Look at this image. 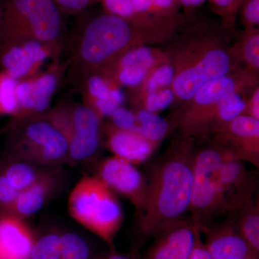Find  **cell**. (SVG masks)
Instances as JSON below:
<instances>
[{"mask_svg": "<svg viewBox=\"0 0 259 259\" xmlns=\"http://www.w3.org/2000/svg\"><path fill=\"white\" fill-rule=\"evenodd\" d=\"M158 144L137 133L115 127L110 128L107 139V146L115 156L134 165L147 161Z\"/></svg>", "mask_w": 259, "mask_h": 259, "instance_id": "obj_17", "label": "cell"}, {"mask_svg": "<svg viewBox=\"0 0 259 259\" xmlns=\"http://www.w3.org/2000/svg\"><path fill=\"white\" fill-rule=\"evenodd\" d=\"M124 95L122 92L117 88H111L108 97L104 100H95V109L99 115L111 116L115 110L120 108L123 102Z\"/></svg>", "mask_w": 259, "mask_h": 259, "instance_id": "obj_31", "label": "cell"}, {"mask_svg": "<svg viewBox=\"0 0 259 259\" xmlns=\"http://www.w3.org/2000/svg\"><path fill=\"white\" fill-rule=\"evenodd\" d=\"M245 115L251 116L255 118L259 119V89L258 87L255 88L254 93L250 97L249 102H247Z\"/></svg>", "mask_w": 259, "mask_h": 259, "instance_id": "obj_39", "label": "cell"}, {"mask_svg": "<svg viewBox=\"0 0 259 259\" xmlns=\"http://www.w3.org/2000/svg\"><path fill=\"white\" fill-rule=\"evenodd\" d=\"M231 30L221 20L199 22L187 26L166 53L175 77L173 103L185 107L201 87L236 71V54L228 47Z\"/></svg>", "mask_w": 259, "mask_h": 259, "instance_id": "obj_1", "label": "cell"}, {"mask_svg": "<svg viewBox=\"0 0 259 259\" xmlns=\"http://www.w3.org/2000/svg\"><path fill=\"white\" fill-rule=\"evenodd\" d=\"M61 250L65 259H89L90 248L79 235L66 233L60 236Z\"/></svg>", "mask_w": 259, "mask_h": 259, "instance_id": "obj_28", "label": "cell"}, {"mask_svg": "<svg viewBox=\"0 0 259 259\" xmlns=\"http://www.w3.org/2000/svg\"><path fill=\"white\" fill-rule=\"evenodd\" d=\"M54 74H47L33 81L17 85L18 107L32 112L44 111L50 103L51 97L57 86Z\"/></svg>", "mask_w": 259, "mask_h": 259, "instance_id": "obj_19", "label": "cell"}, {"mask_svg": "<svg viewBox=\"0 0 259 259\" xmlns=\"http://www.w3.org/2000/svg\"><path fill=\"white\" fill-rule=\"evenodd\" d=\"M59 185V173L49 170L40 180L20 192L10 214L23 220L38 212Z\"/></svg>", "mask_w": 259, "mask_h": 259, "instance_id": "obj_18", "label": "cell"}, {"mask_svg": "<svg viewBox=\"0 0 259 259\" xmlns=\"http://www.w3.org/2000/svg\"><path fill=\"white\" fill-rule=\"evenodd\" d=\"M199 233L200 231L197 232L195 245H194L192 254L189 259H213L210 253H209L208 250L206 248L205 245L201 241Z\"/></svg>", "mask_w": 259, "mask_h": 259, "instance_id": "obj_38", "label": "cell"}, {"mask_svg": "<svg viewBox=\"0 0 259 259\" xmlns=\"http://www.w3.org/2000/svg\"><path fill=\"white\" fill-rule=\"evenodd\" d=\"M175 100V95L171 88L161 89L157 91L158 111L165 110L170 106Z\"/></svg>", "mask_w": 259, "mask_h": 259, "instance_id": "obj_37", "label": "cell"}, {"mask_svg": "<svg viewBox=\"0 0 259 259\" xmlns=\"http://www.w3.org/2000/svg\"><path fill=\"white\" fill-rule=\"evenodd\" d=\"M61 14L52 0H0V46L35 40L48 49L64 30Z\"/></svg>", "mask_w": 259, "mask_h": 259, "instance_id": "obj_4", "label": "cell"}, {"mask_svg": "<svg viewBox=\"0 0 259 259\" xmlns=\"http://www.w3.org/2000/svg\"><path fill=\"white\" fill-rule=\"evenodd\" d=\"M221 215H233L256 195L258 179L243 161L223 156L221 168Z\"/></svg>", "mask_w": 259, "mask_h": 259, "instance_id": "obj_10", "label": "cell"}, {"mask_svg": "<svg viewBox=\"0 0 259 259\" xmlns=\"http://www.w3.org/2000/svg\"><path fill=\"white\" fill-rule=\"evenodd\" d=\"M88 89L89 93L95 99V101L107 98L111 90L107 80L97 74L90 76L88 81Z\"/></svg>", "mask_w": 259, "mask_h": 259, "instance_id": "obj_34", "label": "cell"}, {"mask_svg": "<svg viewBox=\"0 0 259 259\" xmlns=\"http://www.w3.org/2000/svg\"><path fill=\"white\" fill-rule=\"evenodd\" d=\"M47 48L35 40H23L0 46V63L6 75L16 79L25 76L47 58Z\"/></svg>", "mask_w": 259, "mask_h": 259, "instance_id": "obj_15", "label": "cell"}, {"mask_svg": "<svg viewBox=\"0 0 259 259\" xmlns=\"http://www.w3.org/2000/svg\"><path fill=\"white\" fill-rule=\"evenodd\" d=\"M71 217L110 243L122 221V211L113 191L98 177H83L69 197Z\"/></svg>", "mask_w": 259, "mask_h": 259, "instance_id": "obj_5", "label": "cell"}, {"mask_svg": "<svg viewBox=\"0 0 259 259\" xmlns=\"http://www.w3.org/2000/svg\"><path fill=\"white\" fill-rule=\"evenodd\" d=\"M223 153L212 145L196 151L193 187L189 212L199 231L221 215V168Z\"/></svg>", "mask_w": 259, "mask_h": 259, "instance_id": "obj_8", "label": "cell"}, {"mask_svg": "<svg viewBox=\"0 0 259 259\" xmlns=\"http://www.w3.org/2000/svg\"><path fill=\"white\" fill-rule=\"evenodd\" d=\"M245 30L256 28L259 24V0H242L238 12Z\"/></svg>", "mask_w": 259, "mask_h": 259, "instance_id": "obj_33", "label": "cell"}, {"mask_svg": "<svg viewBox=\"0 0 259 259\" xmlns=\"http://www.w3.org/2000/svg\"><path fill=\"white\" fill-rule=\"evenodd\" d=\"M175 77L173 66L168 61L158 65L148 74L144 80L145 95L161 89L171 88Z\"/></svg>", "mask_w": 259, "mask_h": 259, "instance_id": "obj_25", "label": "cell"}, {"mask_svg": "<svg viewBox=\"0 0 259 259\" xmlns=\"http://www.w3.org/2000/svg\"><path fill=\"white\" fill-rule=\"evenodd\" d=\"M31 259H65L60 236L51 233L40 238L32 248Z\"/></svg>", "mask_w": 259, "mask_h": 259, "instance_id": "obj_26", "label": "cell"}, {"mask_svg": "<svg viewBox=\"0 0 259 259\" xmlns=\"http://www.w3.org/2000/svg\"><path fill=\"white\" fill-rule=\"evenodd\" d=\"M258 74L250 70H236L201 87L182 107L177 118L181 135L193 138L206 135L211 117L220 100L231 93H244L256 85Z\"/></svg>", "mask_w": 259, "mask_h": 259, "instance_id": "obj_7", "label": "cell"}, {"mask_svg": "<svg viewBox=\"0 0 259 259\" xmlns=\"http://www.w3.org/2000/svg\"><path fill=\"white\" fill-rule=\"evenodd\" d=\"M180 26L177 17L137 15L126 19L105 13L85 24L74 46V60L79 69H105L122 54L148 42L171 38Z\"/></svg>", "mask_w": 259, "mask_h": 259, "instance_id": "obj_3", "label": "cell"}, {"mask_svg": "<svg viewBox=\"0 0 259 259\" xmlns=\"http://www.w3.org/2000/svg\"><path fill=\"white\" fill-rule=\"evenodd\" d=\"M169 131L166 119L155 113L141 110L135 114L133 132L137 133L150 141L160 144Z\"/></svg>", "mask_w": 259, "mask_h": 259, "instance_id": "obj_23", "label": "cell"}, {"mask_svg": "<svg viewBox=\"0 0 259 259\" xmlns=\"http://www.w3.org/2000/svg\"><path fill=\"white\" fill-rule=\"evenodd\" d=\"M105 259H131L125 255L120 254H111Z\"/></svg>", "mask_w": 259, "mask_h": 259, "instance_id": "obj_41", "label": "cell"}, {"mask_svg": "<svg viewBox=\"0 0 259 259\" xmlns=\"http://www.w3.org/2000/svg\"><path fill=\"white\" fill-rule=\"evenodd\" d=\"M202 231L207 233L205 246L213 259H242L258 255L242 236L234 218Z\"/></svg>", "mask_w": 259, "mask_h": 259, "instance_id": "obj_14", "label": "cell"}, {"mask_svg": "<svg viewBox=\"0 0 259 259\" xmlns=\"http://www.w3.org/2000/svg\"><path fill=\"white\" fill-rule=\"evenodd\" d=\"M114 127L132 131L135 122V113L126 108L117 109L111 115Z\"/></svg>", "mask_w": 259, "mask_h": 259, "instance_id": "obj_36", "label": "cell"}, {"mask_svg": "<svg viewBox=\"0 0 259 259\" xmlns=\"http://www.w3.org/2000/svg\"><path fill=\"white\" fill-rule=\"evenodd\" d=\"M10 151L14 159L55 167L69 161V140L52 119L30 118L12 131Z\"/></svg>", "mask_w": 259, "mask_h": 259, "instance_id": "obj_6", "label": "cell"}, {"mask_svg": "<svg viewBox=\"0 0 259 259\" xmlns=\"http://www.w3.org/2000/svg\"><path fill=\"white\" fill-rule=\"evenodd\" d=\"M101 121L93 109L79 106L68 117L65 134L69 140V161H82L96 153L100 146Z\"/></svg>", "mask_w": 259, "mask_h": 259, "instance_id": "obj_12", "label": "cell"}, {"mask_svg": "<svg viewBox=\"0 0 259 259\" xmlns=\"http://www.w3.org/2000/svg\"><path fill=\"white\" fill-rule=\"evenodd\" d=\"M136 15L168 18L177 7V0H131Z\"/></svg>", "mask_w": 259, "mask_h": 259, "instance_id": "obj_24", "label": "cell"}, {"mask_svg": "<svg viewBox=\"0 0 259 259\" xmlns=\"http://www.w3.org/2000/svg\"><path fill=\"white\" fill-rule=\"evenodd\" d=\"M33 241L23 220L0 214V259H29Z\"/></svg>", "mask_w": 259, "mask_h": 259, "instance_id": "obj_16", "label": "cell"}, {"mask_svg": "<svg viewBox=\"0 0 259 259\" xmlns=\"http://www.w3.org/2000/svg\"><path fill=\"white\" fill-rule=\"evenodd\" d=\"M233 215L242 236L252 248L259 251V199L255 195Z\"/></svg>", "mask_w": 259, "mask_h": 259, "instance_id": "obj_21", "label": "cell"}, {"mask_svg": "<svg viewBox=\"0 0 259 259\" xmlns=\"http://www.w3.org/2000/svg\"><path fill=\"white\" fill-rule=\"evenodd\" d=\"M96 176L112 191L128 199L138 212L143 208L147 192V182L131 162L115 156L105 158L99 164Z\"/></svg>", "mask_w": 259, "mask_h": 259, "instance_id": "obj_11", "label": "cell"}, {"mask_svg": "<svg viewBox=\"0 0 259 259\" xmlns=\"http://www.w3.org/2000/svg\"><path fill=\"white\" fill-rule=\"evenodd\" d=\"M177 1L186 9L191 10L203 4L206 0H177Z\"/></svg>", "mask_w": 259, "mask_h": 259, "instance_id": "obj_40", "label": "cell"}, {"mask_svg": "<svg viewBox=\"0 0 259 259\" xmlns=\"http://www.w3.org/2000/svg\"><path fill=\"white\" fill-rule=\"evenodd\" d=\"M199 230L184 218L167 227L156 235L157 240L146 259H189L195 245Z\"/></svg>", "mask_w": 259, "mask_h": 259, "instance_id": "obj_13", "label": "cell"}, {"mask_svg": "<svg viewBox=\"0 0 259 259\" xmlns=\"http://www.w3.org/2000/svg\"><path fill=\"white\" fill-rule=\"evenodd\" d=\"M195 154L193 138L181 135L151 167L146 200L138 212L144 236H156L189 212Z\"/></svg>", "mask_w": 259, "mask_h": 259, "instance_id": "obj_2", "label": "cell"}, {"mask_svg": "<svg viewBox=\"0 0 259 259\" xmlns=\"http://www.w3.org/2000/svg\"><path fill=\"white\" fill-rule=\"evenodd\" d=\"M42 166L32 162L13 158L12 161L2 167L0 171L16 190L21 192L49 171L47 168H42Z\"/></svg>", "mask_w": 259, "mask_h": 259, "instance_id": "obj_20", "label": "cell"}, {"mask_svg": "<svg viewBox=\"0 0 259 259\" xmlns=\"http://www.w3.org/2000/svg\"><path fill=\"white\" fill-rule=\"evenodd\" d=\"M17 83L8 75L0 77V112L14 113L18 110Z\"/></svg>", "mask_w": 259, "mask_h": 259, "instance_id": "obj_29", "label": "cell"}, {"mask_svg": "<svg viewBox=\"0 0 259 259\" xmlns=\"http://www.w3.org/2000/svg\"><path fill=\"white\" fill-rule=\"evenodd\" d=\"M211 9L221 18L223 25L233 30L242 0H209Z\"/></svg>", "mask_w": 259, "mask_h": 259, "instance_id": "obj_30", "label": "cell"}, {"mask_svg": "<svg viewBox=\"0 0 259 259\" xmlns=\"http://www.w3.org/2000/svg\"><path fill=\"white\" fill-rule=\"evenodd\" d=\"M210 144L223 156L259 166V119L241 115L213 133Z\"/></svg>", "mask_w": 259, "mask_h": 259, "instance_id": "obj_9", "label": "cell"}, {"mask_svg": "<svg viewBox=\"0 0 259 259\" xmlns=\"http://www.w3.org/2000/svg\"><path fill=\"white\" fill-rule=\"evenodd\" d=\"M61 13L74 14L101 0H52Z\"/></svg>", "mask_w": 259, "mask_h": 259, "instance_id": "obj_35", "label": "cell"}, {"mask_svg": "<svg viewBox=\"0 0 259 259\" xmlns=\"http://www.w3.org/2000/svg\"><path fill=\"white\" fill-rule=\"evenodd\" d=\"M20 193L0 171V214H10Z\"/></svg>", "mask_w": 259, "mask_h": 259, "instance_id": "obj_32", "label": "cell"}, {"mask_svg": "<svg viewBox=\"0 0 259 259\" xmlns=\"http://www.w3.org/2000/svg\"><path fill=\"white\" fill-rule=\"evenodd\" d=\"M246 106L247 102L240 93L228 94L223 97L213 111L207 134H212L238 116L244 115Z\"/></svg>", "mask_w": 259, "mask_h": 259, "instance_id": "obj_22", "label": "cell"}, {"mask_svg": "<svg viewBox=\"0 0 259 259\" xmlns=\"http://www.w3.org/2000/svg\"><path fill=\"white\" fill-rule=\"evenodd\" d=\"M241 45L242 58L248 66V69L256 73L259 69L258 29L245 30Z\"/></svg>", "mask_w": 259, "mask_h": 259, "instance_id": "obj_27", "label": "cell"}, {"mask_svg": "<svg viewBox=\"0 0 259 259\" xmlns=\"http://www.w3.org/2000/svg\"><path fill=\"white\" fill-rule=\"evenodd\" d=\"M242 259H258V255H251Z\"/></svg>", "mask_w": 259, "mask_h": 259, "instance_id": "obj_42", "label": "cell"}]
</instances>
